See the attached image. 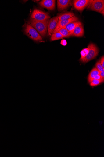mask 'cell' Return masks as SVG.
Returning <instances> with one entry per match:
<instances>
[{
	"instance_id": "obj_1",
	"label": "cell",
	"mask_w": 104,
	"mask_h": 157,
	"mask_svg": "<svg viewBox=\"0 0 104 157\" xmlns=\"http://www.w3.org/2000/svg\"><path fill=\"white\" fill-rule=\"evenodd\" d=\"M49 19L44 21H38L31 18L28 24L33 27L42 37L45 36L47 32Z\"/></svg>"
},
{
	"instance_id": "obj_2",
	"label": "cell",
	"mask_w": 104,
	"mask_h": 157,
	"mask_svg": "<svg viewBox=\"0 0 104 157\" xmlns=\"http://www.w3.org/2000/svg\"><path fill=\"white\" fill-rule=\"evenodd\" d=\"M89 52L84 58L80 60L83 63H87L95 59L99 53V50L96 46L93 44H91L88 46Z\"/></svg>"
},
{
	"instance_id": "obj_3",
	"label": "cell",
	"mask_w": 104,
	"mask_h": 157,
	"mask_svg": "<svg viewBox=\"0 0 104 157\" xmlns=\"http://www.w3.org/2000/svg\"><path fill=\"white\" fill-rule=\"evenodd\" d=\"M24 32L27 36L35 41H40L43 40L42 37L35 29L29 24L26 25Z\"/></svg>"
},
{
	"instance_id": "obj_4",
	"label": "cell",
	"mask_w": 104,
	"mask_h": 157,
	"mask_svg": "<svg viewBox=\"0 0 104 157\" xmlns=\"http://www.w3.org/2000/svg\"><path fill=\"white\" fill-rule=\"evenodd\" d=\"M87 9L100 13L104 10L103 0H91V2L87 6Z\"/></svg>"
},
{
	"instance_id": "obj_5",
	"label": "cell",
	"mask_w": 104,
	"mask_h": 157,
	"mask_svg": "<svg viewBox=\"0 0 104 157\" xmlns=\"http://www.w3.org/2000/svg\"><path fill=\"white\" fill-rule=\"evenodd\" d=\"M31 17L37 21H44L49 19L51 17L48 13L38 9H35L31 15Z\"/></svg>"
},
{
	"instance_id": "obj_6",
	"label": "cell",
	"mask_w": 104,
	"mask_h": 157,
	"mask_svg": "<svg viewBox=\"0 0 104 157\" xmlns=\"http://www.w3.org/2000/svg\"><path fill=\"white\" fill-rule=\"evenodd\" d=\"M79 21L78 18L75 16L72 18L66 20H59L57 22L56 26L52 34L57 32L61 29L66 26L68 24L75 21Z\"/></svg>"
},
{
	"instance_id": "obj_7",
	"label": "cell",
	"mask_w": 104,
	"mask_h": 157,
	"mask_svg": "<svg viewBox=\"0 0 104 157\" xmlns=\"http://www.w3.org/2000/svg\"><path fill=\"white\" fill-rule=\"evenodd\" d=\"M91 2V0H75L74 1L73 5L77 10L81 11L87 7Z\"/></svg>"
},
{
	"instance_id": "obj_8",
	"label": "cell",
	"mask_w": 104,
	"mask_h": 157,
	"mask_svg": "<svg viewBox=\"0 0 104 157\" xmlns=\"http://www.w3.org/2000/svg\"><path fill=\"white\" fill-rule=\"evenodd\" d=\"M55 0H43L39 4L42 7L49 10H53L55 7Z\"/></svg>"
},
{
	"instance_id": "obj_9",
	"label": "cell",
	"mask_w": 104,
	"mask_h": 157,
	"mask_svg": "<svg viewBox=\"0 0 104 157\" xmlns=\"http://www.w3.org/2000/svg\"><path fill=\"white\" fill-rule=\"evenodd\" d=\"M58 21L57 17H54L50 20L48 26V35L51 36L54 30Z\"/></svg>"
},
{
	"instance_id": "obj_10",
	"label": "cell",
	"mask_w": 104,
	"mask_h": 157,
	"mask_svg": "<svg viewBox=\"0 0 104 157\" xmlns=\"http://www.w3.org/2000/svg\"><path fill=\"white\" fill-rule=\"evenodd\" d=\"M84 33V31L82 25L77 26L70 33L71 36L77 37H82Z\"/></svg>"
},
{
	"instance_id": "obj_11",
	"label": "cell",
	"mask_w": 104,
	"mask_h": 157,
	"mask_svg": "<svg viewBox=\"0 0 104 157\" xmlns=\"http://www.w3.org/2000/svg\"><path fill=\"white\" fill-rule=\"evenodd\" d=\"M71 4L70 0H58L57 5L59 10H62L67 8Z\"/></svg>"
},
{
	"instance_id": "obj_12",
	"label": "cell",
	"mask_w": 104,
	"mask_h": 157,
	"mask_svg": "<svg viewBox=\"0 0 104 157\" xmlns=\"http://www.w3.org/2000/svg\"><path fill=\"white\" fill-rule=\"evenodd\" d=\"M81 25H82V23L80 21L74 22L68 24L63 28L66 29L70 33H71L77 26Z\"/></svg>"
},
{
	"instance_id": "obj_13",
	"label": "cell",
	"mask_w": 104,
	"mask_h": 157,
	"mask_svg": "<svg viewBox=\"0 0 104 157\" xmlns=\"http://www.w3.org/2000/svg\"><path fill=\"white\" fill-rule=\"evenodd\" d=\"M75 16V14L72 12H67L60 14L57 17L59 20H63L69 19Z\"/></svg>"
},
{
	"instance_id": "obj_14",
	"label": "cell",
	"mask_w": 104,
	"mask_h": 157,
	"mask_svg": "<svg viewBox=\"0 0 104 157\" xmlns=\"http://www.w3.org/2000/svg\"><path fill=\"white\" fill-rule=\"evenodd\" d=\"M99 73L100 72L96 68H94L88 75V83H90L97 75H99Z\"/></svg>"
},
{
	"instance_id": "obj_15",
	"label": "cell",
	"mask_w": 104,
	"mask_h": 157,
	"mask_svg": "<svg viewBox=\"0 0 104 157\" xmlns=\"http://www.w3.org/2000/svg\"><path fill=\"white\" fill-rule=\"evenodd\" d=\"M63 38V36L60 33L57 32L52 34L50 39V40L51 41H53L62 39Z\"/></svg>"
},
{
	"instance_id": "obj_16",
	"label": "cell",
	"mask_w": 104,
	"mask_h": 157,
	"mask_svg": "<svg viewBox=\"0 0 104 157\" xmlns=\"http://www.w3.org/2000/svg\"><path fill=\"white\" fill-rule=\"evenodd\" d=\"M64 37H69L71 36L70 33L64 28H62L58 31Z\"/></svg>"
},
{
	"instance_id": "obj_17",
	"label": "cell",
	"mask_w": 104,
	"mask_h": 157,
	"mask_svg": "<svg viewBox=\"0 0 104 157\" xmlns=\"http://www.w3.org/2000/svg\"><path fill=\"white\" fill-rule=\"evenodd\" d=\"M102 83L103 82L101 81L94 79L89 84H90L91 86L96 87Z\"/></svg>"
},
{
	"instance_id": "obj_18",
	"label": "cell",
	"mask_w": 104,
	"mask_h": 157,
	"mask_svg": "<svg viewBox=\"0 0 104 157\" xmlns=\"http://www.w3.org/2000/svg\"><path fill=\"white\" fill-rule=\"evenodd\" d=\"M89 49L88 48H85L83 49L81 52V58L80 60L82 59L85 58L89 52Z\"/></svg>"
},
{
	"instance_id": "obj_19",
	"label": "cell",
	"mask_w": 104,
	"mask_h": 157,
	"mask_svg": "<svg viewBox=\"0 0 104 157\" xmlns=\"http://www.w3.org/2000/svg\"><path fill=\"white\" fill-rule=\"evenodd\" d=\"M96 68L100 72L104 71V68H103L101 64L99 61L97 62L95 65Z\"/></svg>"
},
{
	"instance_id": "obj_20",
	"label": "cell",
	"mask_w": 104,
	"mask_h": 157,
	"mask_svg": "<svg viewBox=\"0 0 104 157\" xmlns=\"http://www.w3.org/2000/svg\"><path fill=\"white\" fill-rule=\"evenodd\" d=\"M61 44L62 45L65 46L67 45V42L66 40L63 39L61 41Z\"/></svg>"
},
{
	"instance_id": "obj_21",
	"label": "cell",
	"mask_w": 104,
	"mask_h": 157,
	"mask_svg": "<svg viewBox=\"0 0 104 157\" xmlns=\"http://www.w3.org/2000/svg\"><path fill=\"white\" fill-rule=\"evenodd\" d=\"M99 61L102 67L104 68V56H103L102 57L101 60Z\"/></svg>"
},
{
	"instance_id": "obj_22",
	"label": "cell",
	"mask_w": 104,
	"mask_h": 157,
	"mask_svg": "<svg viewBox=\"0 0 104 157\" xmlns=\"http://www.w3.org/2000/svg\"><path fill=\"white\" fill-rule=\"evenodd\" d=\"M94 79L98 80H101L102 82H104V81L102 80L99 75H97L95 77Z\"/></svg>"
},
{
	"instance_id": "obj_23",
	"label": "cell",
	"mask_w": 104,
	"mask_h": 157,
	"mask_svg": "<svg viewBox=\"0 0 104 157\" xmlns=\"http://www.w3.org/2000/svg\"><path fill=\"white\" fill-rule=\"evenodd\" d=\"M99 75L100 76L102 80L104 81V71L100 72Z\"/></svg>"
},
{
	"instance_id": "obj_24",
	"label": "cell",
	"mask_w": 104,
	"mask_h": 157,
	"mask_svg": "<svg viewBox=\"0 0 104 157\" xmlns=\"http://www.w3.org/2000/svg\"><path fill=\"white\" fill-rule=\"evenodd\" d=\"M104 10H103L102 11V12H101V13L102 14V15L103 16L104 15Z\"/></svg>"
}]
</instances>
